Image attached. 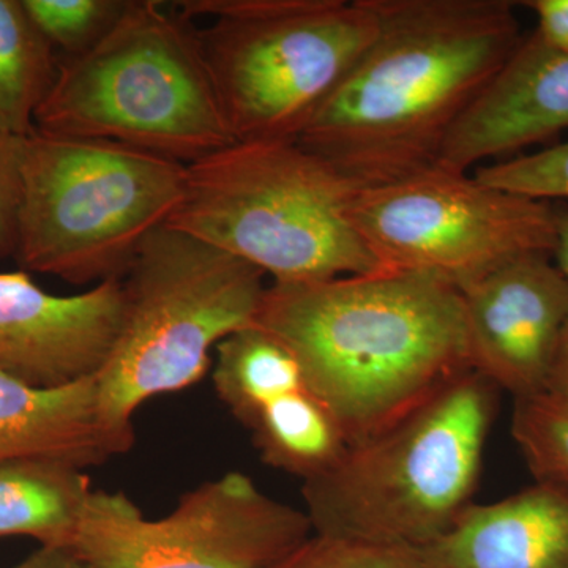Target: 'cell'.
<instances>
[{
  "label": "cell",
  "mask_w": 568,
  "mask_h": 568,
  "mask_svg": "<svg viewBox=\"0 0 568 568\" xmlns=\"http://www.w3.org/2000/svg\"><path fill=\"white\" fill-rule=\"evenodd\" d=\"M379 29L298 136L369 189L435 166L463 114L525 39L507 0H375Z\"/></svg>",
  "instance_id": "obj_1"
},
{
  "label": "cell",
  "mask_w": 568,
  "mask_h": 568,
  "mask_svg": "<svg viewBox=\"0 0 568 568\" xmlns=\"http://www.w3.org/2000/svg\"><path fill=\"white\" fill-rule=\"evenodd\" d=\"M256 324L293 349L349 444L383 432L470 369L462 295L425 276L271 283Z\"/></svg>",
  "instance_id": "obj_2"
},
{
  "label": "cell",
  "mask_w": 568,
  "mask_h": 568,
  "mask_svg": "<svg viewBox=\"0 0 568 568\" xmlns=\"http://www.w3.org/2000/svg\"><path fill=\"white\" fill-rule=\"evenodd\" d=\"M499 388L463 373L383 432L349 444L302 496L313 534L424 549L474 504Z\"/></svg>",
  "instance_id": "obj_3"
},
{
  "label": "cell",
  "mask_w": 568,
  "mask_h": 568,
  "mask_svg": "<svg viewBox=\"0 0 568 568\" xmlns=\"http://www.w3.org/2000/svg\"><path fill=\"white\" fill-rule=\"evenodd\" d=\"M36 132L115 142L185 166L235 142L193 22L156 0H129L99 43L61 58Z\"/></svg>",
  "instance_id": "obj_4"
},
{
  "label": "cell",
  "mask_w": 568,
  "mask_h": 568,
  "mask_svg": "<svg viewBox=\"0 0 568 568\" xmlns=\"http://www.w3.org/2000/svg\"><path fill=\"white\" fill-rule=\"evenodd\" d=\"M355 190L297 142L235 141L186 166L185 193L166 224L272 283L373 274L351 220Z\"/></svg>",
  "instance_id": "obj_5"
},
{
  "label": "cell",
  "mask_w": 568,
  "mask_h": 568,
  "mask_svg": "<svg viewBox=\"0 0 568 568\" xmlns=\"http://www.w3.org/2000/svg\"><path fill=\"white\" fill-rule=\"evenodd\" d=\"M267 286L253 265L168 224L145 239L122 280L121 331L95 376L100 416L123 454L134 413L200 383L212 351L256 323Z\"/></svg>",
  "instance_id": "obj_6"
},
{
  "label": "cell",
  "mask_w": 568,
  "mask_h": 568,
  "mask_svg": "<svg viewBox=\"0 0 568 568\" xmlns=\"http://www.w3.org/2000/svg\"><path fill=\"white\" fill-rule=\"evenodd\" d=\"M239 142H295L379 29L375 0H182Z\"/></svg>",
  "instance_id": "obj_7"
},
{
  "label": "cell",
  "mask_w": 568,
  "mask_h": 568,
  "mask_svg": "<svg viewBox=\"0 0 568 568\" xmlns=\"http://www.w3.org/2000/svg\"><path fill=\"white\" fill-rule=\"evenodd\" d=\"M185 164L108 141L33 132L22 141L17 260L73 284L122 282L145 239L170 222Z\"/></svg>",
  "instance_id": "obj_8"
},
{
  "label": "cell",
  "mask_w": 568,
  "mask_h": 568,
  "mask_svg": "<svg viewBox=\"0 0 568 568\" xmlns=\"http://www.w3.org/2000/svg\"><path fill=\"white\" fill-rule=\"evenodd\" d=\"M351 220L377 272L458 291L518 257L551 256L555 246V204L439 166L355 190Z\"/></svg>",
  "instance_id": "obj_9"
},
{
  "label": "cell",
  "mask_w": 568,
  "mask_h": 568,
  "mask_svg": "<svg viewBox=\"0 0 568 568\" xmlns=\"http://www.w3.org/2000/svg\"><path fill=\"white\" fill-rule=\"evenodd\" d=\"M312 534L305 510L226 473L156 519L125 493L93 489L73 549L88 568H268Z\"/></svg>",
  "instance_id": "obj_10"
},
{
  "label": "cell",
  "mask_w": 568,
  "mask_h": 568,
  "mask_svg": "<svg viewBox=\"0 0 568 568\" xmlns=\"http://www.w3.org/2000/svg\"><path fill=\"white\" fill-rule=\"evenodd\" d=\"M462 295L470 369L515 399L541 394L568 320V280L549 254H528Z\"/></svg>",
  "instance_id": "obj_11"
},
{
  "label": "cell",
  "mask_w": 568,
  "mask_h": 568,
  "mask_svg": "<svg viewBox=\"0 0 568 568\" xmlns=\"http://www.w3.org/2000/svg\"><path fill=\"white\" fill-rule=\"evenodd\" d=\"M122 315V282L58 295L41 290L28 272H0V372L36 387L97 376Z\"/></svg>",
  "instance_id": "obj_12"
},
{
  "label": "cell",
  "mask_w": 568,
  "mask_h": 568,
  "mask_svg": "<svg viewBox=\"0 0 568 568\" xmlns=\"http://www.w3.org/2000/svg\"><path fill=\"white\" fill-rule=\"evenodd\" d=\"M568 130V52L525 36L448 134L435 166L467 173Z\"/></svg>",
  "instance_id": "obj_13"
},
{
  "label": "cell",
  "mask_w": 568,
  "mask_h": 568,
  "mask_svg": "<svg viewBox=\"0 0 568 568\" xmlns=\"http://www.w3.org/2000/svg\"><path fill=\"white\" fill-rule=\"evenodd\" d=\"M422 555L428 568H568V484L536 480L496 503H474Z\"/></svg>",
  "instance_id": "obj_14"
},
{
  "label": "cell",
  "mask_w": 568,
  "mask_h": 568,
  "mask_svg": "<svg viewBox=\"0 0 568 568\" xmlns=\"http://www.w3.org/2000/svg\"><path fill=\"white\" fill-rule=\"evenodd\" d=\"M122 454L100 416L95 376L36 387L0 372V462L50 458L85 469Z\"/></svg>",
  "instance_id": "obj_15"
},
{
  "label": "cell",
  "mask_w": 568,
  "mask_h": 568,
  "mask_svg": "<svg viewBox=\"0 0 568 568\" xmlns=\"http://www.w3.org/2000/svg\"><path fill=\"white\" fill-rule=\"evenodd\" d=\"M92 493L91 478L71 463L0 462V537L26 536L40 547L73 548Z\"/></svg>",
  "instance_id": "obj_16"
},
{
  "label": "cell",
  "mask_w": 568,
  "mask_h": 568,
  "mask_svg": "<svg viewBox=\"0 0 568 568\" xmlns=\"http://www.w3.org/2000/svg\"><path fill=\"white\" fill-rule=\"evenodd\" d=\"M246 429L265 465L304 484L332 469L349 447L338 418L310 387L264 407Z\"/></svg>",
  "instance_id": "obj_17"
},
{
  "label": "cell",
  "mask_w": 568,
  "mask_h": 568,
  "mask_svg": "<svg viewBox=\"0 0 568 568\" xmlns=\"http://www.w3.org/2000/svg\"><path fill=\"white\" fill-rule=\"evenodd\" d=\"M212 383L220 402L245 428L264 407L308 387L293 349L256 323L216 346Z\"/></svg>",
  "instance_id": "obj_18"
},
{
  "label": "cell",
  "mask_w": 568,
  "mask_h": 568,
  "mask_svg": "<svg viewBox=\"0 0 568 568\" xmlns=\"http://www.w3.org/2000/svg\"><path fill=\"white\" fill-rule=\"evenodd\" d=\"M61 55L40 32L22 0H0V130L36 132V114L58 74Z\"/></svg>",
  "instance_id": "obj_19"
},
{
  "label": "cell",
  "mask_w": 568,
  "mask_h": 568,
  "mask_svg": "<svg viewBox=\"0 0 568 568\" xmlns=\"http://www.w3.org/2000/svg\"><path fill=\"white\" fill-rule=\"evenodd\" d=\"M511 435L536 480L568 484V394L515 399Z\"/></svg>",
  "instance_id": "obj_20"
},
{
  "label": "cell",
  "mask_w": 568,
  "mask_h": 568,
  "mask_svg": "<svg viewBox=\"0 0 568 568\" xmlns=\"http://www.w3.org/2000/svg\"><path fill=\"white\" fill-rule=\"evenodd\" d=\"M61 58L88 51L111 31L129 0H22Z\"/></svg>",
  "instance_id": "obj_21"
},
{
  "label": "cell",
  "mask_w": 568,
  "mask_h": 568,
  "mask_svg": "<svg viewBox=\"0 0 568 568\" xmlns=\"http://www.w3.org/2000/svg\"><path fill=\"white\" fill-rule=\"evenodd\" d=\"M268 568H428L422 549L312 534Z\"/></svg>",
  "instance_id": "obj_22"
},
{
  "label": "cell",
  "mask_w": 568,
  "mask_h": 568,
  "mask_svg": "<svg viewBox=\"0 0 568 568\" xmlns=\"http://www.w3.org/2000/svg\"><path fill=\"white\" fill-rule=\"evenodd\" d=\"M474 175L504 192L568 203V140L528 155L481 164Z\"/></svg>",
  "instance_id": "obj_23"
},
{
  "label": "cell",
  "mask_w": 568,
  "mask_h": 568,
  "mask_svg": "<svg viewBox=\"0 0 568 568\" xmlns=\"http://www.w3.org/2000/svg\"><path fill=\"white\" fill-rule=\"evenodd\" d=\"M22 141L0 130V260L14 257L22 194Z\"/></svg>",
  "instance_id": "obj_24"
},
{
  "label": "cell",
  "mask_w": 568,
  "mask_h": 568,
  "mask_svg": "<svg viewBox=\"0 0 568 568\" xmlns=\"http://www.w3.org/2000/svg\"><path fill=\"white\" fill-rule=\"evenodd\" d=\"M519 6L536 14L537 39L551 50L568 52V0H528Z\"/></svg>",
  "instance_id": "obj_25"
},
{
  "label": "cell",
  "mask_w": 568,
  "mask_h": 568,
  "mask_svg": "<svg viewBox=\"0 0 568 568\" xmlns=\"http://www.w3.org/2000/svg\"><path fill=\"white\" fill-rule=\"evenodd\" d=\"M11 568H88L73 548L40 547Z\"/></svg>",
  "instance_id": "obj_26"
},
{
  "label": "cell",
  "mask_w": 568,
  "mask_h": 568,
  "mask_svg": "<svg viewBox=\"0 0 568 568\" xmlns=\"http://www.w3.org/2000/svg\"><path fill=\"white\" fill-rule=\"evenodd\" d=\"M556 205V235L551 260L568 280V203Z\"/></svg>",
  "instance_id": "obj_27"
},
{
  "label": "cell",
  "mask_w": 568,
  "mask_h": 568,
  "mask_svg": "<svg viewBox=\"0 0 568 568\" xmlns=\"http://www.w3.org/2000/svg\"><path fill=\"white\" fill-rule=\"evenodd\" d=\"M547 390L566 392L568 394V320L566 325H564L558 347H556L555 358H552Z\"/></svg>",
  "instance_id": "obj_28"
}]
</instances>
